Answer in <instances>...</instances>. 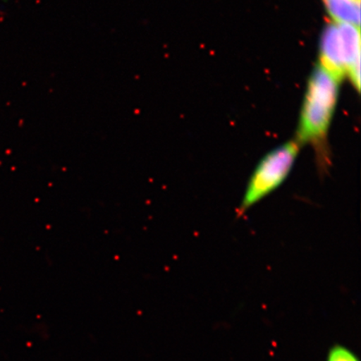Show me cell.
<instances>
[{
  "label": "cell",
  "instance_id": "1",
  "mask_svg": "<svg viewBox=\"0 0 361 361\" xmlns=\"http://www.w3.org/2000/svg\"><path fill=\"white\" fill-rule=\"evenodd\" d=\"M340 82L322 66H316L309 80L298 126L295 141L300 146L313 147L316 169L322 177L328 174L332 165L328 134L336 107Z\"/></svg>",
  "mask_w": 361,
  "mask_h": 361
},
{
  "label": "cell",
  "instance_id": "2",
  "mask_svg": "<svg viewBox=\"0 0 361 361\" xmlns=\"http://www.w3.org/2000/svg\"><path fill=\"white\" fill-rule=\"evenodd\" d=\"M338 80L348 75L354 87H360V27L333 22L324 28L320 39V63Z\"/></svg>",
  "mask_w": 361,
  "mask_h": 361
},
{
  "label": "cell",
  "instance_id": "3",
  "mask_svg": "<svg viewBox=\"0 0 361 361\" xmlns=\"http://www.w3.org/2000/svg\"><path fill=\"white\" fill-rule=\"evenodd\" d=\"M300 147L293 140L273 149L262 158L248 180L238 207V216H242L286 182L295 166Z\"/></svg>",
  "mask_w": 361,
  "mask_h": 361
},
{
  "label": "cell",
  "instance_id": "4",
  "mask_svg": "<svg viewBox=\"0 0 361 361\" xmlns=\"http://www.w3.org/2000/svg\"><path fill=\"white\" fill-rule=\"evenodd\" d=\"M324 3L334 22L360 27V0H324Z\"/></svg>",
  "mask_w": 361,
  "mask_h": 361
},
{
  "label": "cell",
  "instance_id": "5",
  "mask_svg": "<svg viewBox=\"0 0 361 361\" xmlns=\"http://www.w3.org/2000/svg\"><path fill=\"white\" fill-rule=\"evenodd\" d=\"M327 361H359L357 356L346 347L334 346L329 352Z\"/></svg>",
  "mask_w": 361,
  "mask_h": 361
}]
</instances>
